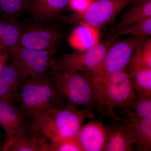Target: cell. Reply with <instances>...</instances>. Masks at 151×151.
Wrapping results in <instances>:
<instances>
[{"instance_id":"obj_23","label":"cell","mask_w":151,"mask_h":151,"mask_svg":"<svg viewBox=\"0 0 151 151\" xmlns=\"http://www.w3.org/2000/svg\"><path fill=\"white\" fill-rule=\"evenodd\" d=\"M24 8L23 0H0V9L6 16H14Z\"/></svg>"},{"instance_id":"obj_28","label":"cell","mask_w":151,"mask_h":151,"mask_svg":"<svg viewBox=\"0 0 151 151\" xmlns=\"http://www.w3.org/2000/svg\"><path fill=\"white\" fill-rule=\"evenodd\" d=\"M6 22V21L3 20L1 19H0V52H4L1 51V47L2 37L4 27Z\"/></svg>"},{"instance_id":"obj_27","label":"cell","mask_w":151,"mask_h":151,"mask_svg":"<svg viewBox=\"0 0 151 151\" xmlns=\"http://www.w3.org/2000/svg\"><path fill=\"white\" fill-rule=\"evenodd\" d=\"M9 57L8 52H0V72L8 61Z\"/></svg>"},{"instance_id":"obj_14","label":"cell","mask_w":151,"mask_h":151,"mask_svg":"<svg viewBox=\"0 0 151 151\" xmlns=\"http://www.w3.org/2000/svg\"><path fill=\"white\" fill-rule=\"evenodd\" d=\"M108 141L104 151H132L136 142L133 123L115 121L107 126Z\"/></svg>"},{"instance_id":"obj_9","label":"cell","mask_w":151,"mask_h":151,"mask_svg":"<svg viewBox=\"0 0 151 151\" xmlns=\"http://www.w3.org/2000/svg\"><path fill=\"white\" fill-rule=\"evenodd\" d=\"M139 40V38L131 36L118 40L108 49L100 65L89 72L106 75L124 70L128 66Z\"/></svg>"},{"instance_id":"obj_13","label":"cell","mask_w":151,"mask_h":151,"mask_svg":"<svg viewBox=\"0 0 151 151\" xmlns=\"http://www.w3.org/2000/svg\"><path fill=\"white\" fill-rule=\"evenodd\" d=\"M33 123V119L16 105L0 101V126L7 138L26 131Z\"/></svg>"},{"instance_id":"obj_10","label":"cell","mask_w":151,"mask_h":151,"mask_svg":"<svg viewBox=\"0 0 151 151\" xmlns=\"http://www.w3.org/2000/svg\"><path fill=\"white\" fill-rule=\"evenodd\" d=\"M108 130L100 119H94L81 127L75 138L81 151H104Z\"/></svg>"},{"instance_id":"obj_11","label":"cell","mask_w":151,"mask_h":151,"mask_svg":"<svg viewBox=\"0 0 151 151\" xmlns=\"http://www.w3.org/2000/svg\"><path fill=\"white\" fill-rule=\"evenodd\" d=\"M48 142L34 121L33 124L26 131L7 138L1 151H46Z\"/></svg>"},{"instance_id":"obj_19","label":"cell","mask_w":151,"mask_h":151,"mask_svg":"<svg viewBox=\"0 0 151 151\" xmlns=\"http://www.w3.org/2000/svg\"><path fill=\"white\" fill-rule=\"evenodd\" d=\"M129 121L132 122L134 129L137 151H151V119L136 116Z\"/></svg>"},{"instance_id":"obj_24","label":"cell","mask_w":151,"mask_h":151,"mask_svg":"<svg viewBox=\"0 0 151 151\" xmlns=\"http://www.w3.org/2000/svg\"><path fill=\"white\" fill-rule=\"evenodd\" d=\"M46 151H81L76 139L49 141Z\"/></svg>"},{"instance_id":"obj_15","label":"cell","mask_w":151,"mask_h":151,"mask_svg":"<svg viewBox=\"0 0 151 151\" xmlns=\"http://www.w3.org/2000/svg\"><path fill=\"white\" fill-rule=\"evenodd\" d=\"M69 0H29L25 8L35 22H52L62 17Z\"/></svg>"},{"instance_id":"obj_2","label":"cell","mask_w":151,"mask_h":151,"mask_svg":"<svg viewBox=\"0 0 151 151\" xmlns=\"http://www.w3.org/2000/svg\"><path fill=\"white\" fill-rule=\"evenodd\" d=\"M90 108L59 103L47 109L33 119L37 127L50 141L75 139L82 124L94 119Z\"/></svg>"},{"instance_id":"obj_18","label":"cell","mask_w":151,"mask_h":151,"mask_svg":"<svg viewBox=\"0 0 151 151\" xmlns=\"http://www.w3.org/2000/svg\"><path fill=\"white\" fill-rule=\"evenodd\" d=\"M71 38L72 45L77 50L87 49L99 42L98 29L85 24H79Z\"/></svg>"},{"instance_id":"obj_25","label":"cell","mask_w":151,"mask_h":151,"mask_svg":"<svg viewBox=\"0 0 151 151\" xmlns=\"http://www.w3.org/2000/svg\"><path fill=\"white\" fill-rule=\"evenodd\" d=\"M141 56L143 62L151 68V38L150 37L143 41L141 49Z\"/></svg>"},{"instance_id":"obj_30","label":"cell","mask_w":151,"mask_h":151,"mask_svg":"<svg viewBox=\"0 0 151 151\" xmlns=\"http://www.w3.org/2000/svg\"><path fill=\"white\" fill-rule=\"evenodd\" d=\"M1 133H0V151L1 150L2 145H1Z\"/></svg>"},{"instance_id":"obj_8","label":"cell","mask_w":151,"mask_h":151,"mask_svg":"<svg viewBox=\"0 0 151 151\" xmlns=\"http://www.w3.org/2000/svg\"><path fill=\"white\" fill-rule=\"evenodd\" d=\"M61 32L52 22H34L20 29L19 44L25 48L56 52L62 41Z\"/></svg>"},{"instance_id":"obj_26","label":"cell","mask_w":151,"mask_h":151,"mask_svg":"<svg viewBox=\"0 0 151 151\" xmlns=\"http://www.w3.org/2000/svg\"><path fill=\"white\" fill-rule=\"evenodd\" d=\"M89 5L87 0H69V5L78 12L84 10Z\"/></svg>"},{"instance_id":"obj_22","label":"cell","mask_w":151,"mask_h":151,"mask_svg":"<svg viewBox=\"0 0 151 151\" xmlns=\"http://www.w3.org/2000/svg\"><path fill=\"white\" fill-rule=\"evenodd\" d=\"M132 110L137 118L151 119V97L137 93Z\"/></svg>"},{"instance_id":"obj_16","label":"cell","mask_w":151,"mask_h":151,"mask_svg":"<svg viewBox=\"0 0 151 151\" xmlns=\"http://www.w3.org/2000/svg\"><path fill=\"white\" fill-rule=\"evenodd\" d=\"M22 80L19 71L9 57L0 72V101L16 105Z\"/></svg>"},{"instance_id":"obj_17","label":"cell","mask_w":151,"mask_h":151,"mask_svg":"<svg viewBox=\"0 0 151 151\" xmlns=\"http://www.w3.org/2000/svg\"><path fill=\"white\" fill-rule=\"evenodd\" d=\"M151 17V0L139 5L133 6L124 13L119 22L112 28L115 34L124 28Z\"/></svg>"},{"instance_id":"obj_21","label":"cell","mask_w":151,"mask_h":151,"mask_svg":"<svg viewBox=\"0 0 151 151\" xmlns=\"http://www.w3.org/2000/svg\"><path fill=\"white\" fill-rule=\"evenodd\" d=\"M20 28L13 21H6L1 40V51H7L19 43Z\"/></svg>"},{"instance_id":"obj_4","label":"cell","mask_w":151,"mask_h":151,"mask_svg":"<svg viewBox=\"0 0 151 151\" xmlns=\"http://www.w3.org/2000/svg\"><path fill=\"white\" fill-rule=\"evenodd\" d=\"M50 76L61 103L94 110L95 97L90 82L84 73L51 67Z\"/></svg>"},{"instance_id":"obj_20","label":"cell","mask_w":151,"mask_h":151,"mask_svg":"<svg viewBox=\"0 0 151 151\" xmlns=\"http://www.w3.org/2000/svg\"><path fill=\"white\" fill-rule=\"evenodd\" d=\"M113 35L119 37L129 35L145 39L151 35V17L124 28Z\"/></svg>"},{"instance_id":"obj_7","label":"cell","mask_w":151,"mask_h":151,"mask_svg":"<svg viewBox=\"0 0 151 151\" xmlns=\"http://www.w3.org/2000/svg\"><path fill=\"white\" fill-rule=\"evenodd\" d=\"M8 52L23 80L48 73L55 53L50 50L25 48L19 43L10 48Z\"/></svg>"},{"instance_id":"obj_31","label":"cell","mask_w":151,"mask_h":151,"mask_svg":"<svg viewBox=\"0 0 151 151\" xmlns=\"http://www.w3.org/2000/svg\"><path fill=\"white\" fill-rule=\"evenodd\" d=\"M23 1L25 4V8L29 0H23Z\"/></svg>"},{"instance_id":"obj_5","label":"cell","mask_w":151,"mask_h":151,"mask_svg":"<svg viewBox=\"0 0 151 151\" xmlns=\"http://www.w3.org/2000/svg\"><path fill=\"white\" fill-rule=\"evenodd\" d=\"M133 0H95L85 9L60 18L71 23L83 24L99 29L113 22Z\"/></svg>"},{"instance_id":"obj_6","label":"cell","mask_w":151,"mask_h":151,"mask_svg":"<svg viewBox=\"0 0 151 151\" xmlns=\"http://www.w3.org/2000/svg\"><path fill=\"white\" fill-rule=\"evenodd\" d=\"M119 38L113 35L87 49L66 53L58 59L55 57L51 67L70 69L83 73L93 71L100 65L108 49Z\"/></svg>"},{"instance_id":"obj_29","label":"cell","mask_w":151,"mask_h":151,"mask_svg":"<svg viewBox=\"0 0 151 151\" xmlns=\"http://www.w3.org/2000/svg\"><path fill=\"white\" fill-rule=\"evenodd\" d=\"M149 1L150 0H133L132 4H133V6L139 5L143 3L147 2Z\"/></svg>"},{"instance_id":"obj_1","label":"cell","mask_w":151,"mask_h":151,"mask_svg":"<svg viewBox=\"0 0 151 151\" xmlns=\"http://www.w3.org/2000/svg\"><path fill=\"white\" fill-rule=\"evenodd\" d=\"M127 68L106 75L84 73L95 95L94 110L103 119L121 122L122 118L116 113L119 109L124 111L128 117L134 113L132 108L137 98V92L131 84Z\"/></svg>"},{"instance_id":"obj_12","label":"cell","mask_w":151,"mask_h":151,"mask_svg":"<svg viewBox=\"0 0 151 151\" xmlns=\"http://www.w3.org/2000/svg\"><path fill=\"white\" fill-rule=\"evenodd\" d=\"M145 40L139 39L127 70L136 92L151 97V68L145 64L141 56V49Z\"/></svg>"},{"instance_id":"obj_3","label":"cell","mask_w":151,"mask_h":151,"mask_svg":"<svg viewBox=\"0 0 151 151\" xmlns=\"http://www.w3.org/2000/svg\"><path fill=\"white\" fill-rule=\"evenodd\" d=\"M60 103L49 72L46 75L24 78L19 88L16 106L32 119Z\"/></svg>"}]
</instances>
